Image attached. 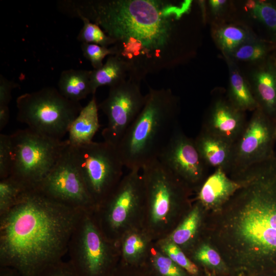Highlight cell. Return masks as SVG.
Listing matches in <instances>:
<instances>
[{
    "label": "cell",
    "mask_w": 276,
    "mask_h": 276,
    "mask_svg": "<svg viewBox=\"0 0 276 276\" xmlns=\"http://www.w3.org/2000/svg\"><path fill=\"white\" fill-rule=\"evenodd\" d=\"M192 4V1L64 0L60 10L99 25L115 40V55L129 66V77L141 81L149 74L174 67L190 53L182 21Z\"/></svg>",
    "instance_id": "cell-1"
},
{
    "label": "cell",
    "mask_w": 276,
    "mask_h": 276,
    "mask_svg": "<svg viewBox=\"0 0 276 276\" xmlns=\"http://www.w3.org/2000/svg\"><path fill=\"white\" fill-rule=\"evenodd\" d=\"M83 211L57 202L37 188L25 190L0 215V266L36 276L63 260Z\"/></svg>",
    "instance_id": "cell-2"
},
{
    "label": "cell",
    "mask_w": 276,
    "mask_h": 276,
    "mask_svg": "<svg viewBox=\"0 0 276 276\" xmlns=\"http://www.w3.org/2000/svg\"><path fill=\"white\" fill-rule=\"evenodd\" d=\"M240 188L225 203L224 228L232 254L259 258L276 254V156L235 176Z\"/></svg>",
    "instance_id": "cell-3"
},
{
    "label": "cell",
    "mask_w": 276,
    "mask_h": 276,
    "mask_svg": "<svg viewBox=\"0 0 276 276\" xmlns=\"http://www.w3.org/2000/svg\"><path fill=\"white\" fill-rule=\"evenodd\" d=\"M179 99L169 88L148 86L140 113L117 149L125 167L142 170L157 159L178 124Z\"/></svg>",
    "instance_id": "cell-4"
},
{
    "label": "cell",
    "mask_w": 276,
    "mask_h": 276,
    "mask_svg": "<svg viewBox=\"0 0 276 276\" xmlns=\"http://www.w3.org/2000/svg\"><path fill=\"white\" fill-rule=\"evenodd\" d=\"M12 164L10 177L26 189L36 188L53 169L68 140H60L29 128L10 134Z\"/></svg>",
    "instance_id": "cell-5"
},
{
    "label": "cell",
    "mask_w": 276,
    "mask_h": 276,
    "mask_svg": "<svg viewBox=\"0 0 276 276\" xmlns=\"http://www.w3.org/2000/svg\"><path fill=\"white\" fill-rule=\"evenodd\" d=\"M16 107L18 121L37 133L60 140L82 108L80 102L65 98L51 86L21 95Z\"/></svg>",
    "instance_id": "cell-6"
},
{
    "label": "cell",
    "mask_w": 276,
    "mask_h": 276,
    "mask_svg": "<svg viewBox=\"0 0 276 276\" xmlns=\"http://www.w3.org/2000/svg\"><path fill=\"white\" fill-rule=\"evenodd\" d=\"M73 148L78 168L97 210L117 187L125 166L117 147L104 141H93Z\"/></svg>",
    "instance_id": "cell-7"
},
{
    "label": "cell",
    "mask_w": 276,
    "mask_h": 276,
    "mask_svg": "<svg viewBox=\"0 0 276 276\" xmlns=\"http://www.w3.org/2000/svg\"><path fill=\"white\" fill-rule=\"evenodd\" d=\"M93 214L83 212L68 244V262L78 276H103L112 260L109 239Z\"/></svg>",
    "instance_id": "cell-8"
},
{
    "label": "cell",
    "mask_w": 276,
    "mask_h": 276,
    "mask_svg": "<svg viewBox=\"0 0 276 276\" xmlns=\"http://www.w3.org/2000/svg\"><path fill=\"white\" fill-rule=\"evenodd\" d=\"M50 199L83 212H94L96 205L87 189L70 144L53 169L35 188Z\"/></svg>",
    "instance_id": "cell-9"
},
{
    "label": "cell",
    "mask_w": 276,
    "mask_h": 276,
    "mask_svg": "<svg viewBox=\"0 0 276 276\" xmlns=\"http://www.w3.org/2000/svg\"><path fill=\"white\" fill-rule=\"evenodd\" d=\"M140 83L129 77L109 87L107 97L98 104L107 119L106 126L102 131L104 142L117 147L143 109L146 95L141 91Z\"/></svg>",
    "instance_id": "cell-10"
},
{
    "label": "cell",
    "mask_w": 276,
    "mask_h": 276,
    "mask_svg": "<svg viewBox=\"0 0 276 276\" xmlns=\"http://www.w3.org/2000/svg\"><path fill=\"white\" fill-rule=\"evenodd\" d=\"M142 170L150 222L154 226H163L169 222L178 203L184 200L187 194L185 183L157 159Z\"/></svg>",
    "instance_id": "cell-11"
},
{
    "label": "cell",
    "mask_w": 276,
    "mask_h": 276,
    "mask_svg": "<svg viewBox=\"0 0 276 276\" xmlns=\"http://www.w3.org/2000/svg\"><path fill=\"white\" fill-rule=\"evenodd\" d=\"M276 123L257 108L233 144L231 172L235 176L275 154Z\"/></svg>",
    "instance_id": "cell-12"
},
{
    "label": "cell",
    "mask_w": 276,
    "mask_h": 276,
    "mask_svg": "<svg viewBox=\"0 0 276 276\" xmlns=\"http://www.w3.org/2000/svg\"><path fill=\"white\" fill-rule=\"evenodd\" d=\"M106 201L95 212H99L97 221L108 238L125 226L133 212L145 201V190L140 170H129Z\"/></svg>",
    "instance_id": "cell-13"
},
{
    "label": "cell",
    "mask_w": 276,
    "mask_h": 276,
    "mask_svg": "<svg viewBox=\"0 0 276 276\" xmlns=\"http://www.w3.org/2000/svg\"><path fill=\"white\" fill-rule=\"evenodd\" d=\"M157 159L185 183L196 184L204 177L208 167L194 140L178 124Z\"/></svg>",
    "instance_id": "cell-14"
},
{
    "label": "cell",
    "mask_w": 276,
    "mask_h": 276,
    "mask_svg": "<svg viewBox=\"0 0 276 276\" xmlns=\"http://www.w3.org/2000/svg\"><path fill=\"white\" fill-rule=\"evenodd\" d=\"M245 113L234 106L227 98H217L209 107L201 128L234 144L247 123Z\"/></svg>",
    "instance_id": "cell-15"
},
{
    "label": "cell",
    "mask_w": 276,
    "mask_h": 276,
    "mask_svg": "<svg viewBox=\"0 0 276 276\" xmlns=\"http://www.w3.org/2000/svg\"><path fill=\"white\" fill-rule=\"evenodd\" d=\"M248 81L259 107L276 123V65L267 62L258 67Z\"/></svg>",
    "instance_id": "cell-16"
},
{
    "label": "cell",
    "mask_w": 276,
    "mask_h": 276,
    "mask_svg": "<svg viewBox=\"0 0 276 276\" xmlns=\"http://www.w3.org/2000/svg\"><path fill=\"white\" fill-rule=\"evenodd\" d=\"M227 174L223 169L217 168L203 181L198 194V199L202 206L219 208L240 188V181L229 178Z\"/></svg>",
    "instance_id": "cell-17"
},
{
    "label": "cell",
    "mask_w": 276,
    "mask_h": 276,
    "mask_svg": "<svg viewBox=\"0 0 276 276\" xmlns=\"http://www.w3.org/2000/svg\"><path fill=\"white\" fill-rule=\"evenodd\" d=\"M194 140L202 159L208 167L221 168L227 173L231 172L233 144L202 128Z\"/></svg>",
    "instance_id": "cell-18"
},
{
    "label": "cell",
    "mask_w": 276,
    "mask_h": 276,
    "mask_svg": "<svg viewBox=\"0 0 276 276\" xmlns=\"http://www.w3.org/2000/svg\"><path fill=\"white\" fill-rule=\"evenodd\" d=\"M98 104L95 95L83 107L72 123L68 131V141L73 146L89 144L98 131L100 125Z\"/></svg>",
    "instance_id": "cell-19"
},
{
    "label": "cell",
    "mask_w": 276,
    "mask_h": 276,
    "mask_svg": "<svg viewBox=\"0 0 276 276\" xmlns=\"http://www.w3.org/2000/svg\"><path fill=\"white\" fill-rule=\"evenodd\" d=\"M224 56L229 73L228 99L241 111H254L259 106L248 80L242 74L235 61L228 56Z\"/></svg>",
    "instance_id": "cell-20"
},
{
    "label": "cell",
    "mask_w": 276,
    "mask_h": 276,
    "mask_svg": "<svg viewBox=\"0 0 276 276\" xmlns=\"http://www.w3.org/2000/svg\"><path fill=\"white\" fill-rule=\"evenodd\" d=\"M130 70L127 63L118 55L109 56L100 68L91 70L90 85L91 95H95L100 86L112 87L128 79Z\"/></svg>",
    "instance_id": "cell-21"
},
{
    "label": "cell",
    "mask_w": 276,
    "mask_h": 276,
    "mask_svg": "<svg viewBox=\"0 0 276 276\" xmlns=\"http://www.w3.org/2000/svg\"><path fill=\"white\" fill-rule=\"evenodd\" d=\"M91 70L68 69L63 71L59 77L58 87L65 98L76 102L91 94Z\"/></svg>",
    "instance_id": "cell-22"
},
{
    "label": "cell",
    "mask_w": 276,
    "mask_h": 276,
    "mask_svg": "<svg viewBox=\"0 0 276 276\" xmlns=\"http://www.w3.org/2000/svg\"><path fill=\"white\" fill-rule=\"evenodd\" d=\"M213 37L223 55L229 56L240 45L256 36L245 27L229 24L217 27L213 31Z\"/></svg>",
    "instance_id": "cell-23"
},
{
    "label": "cell",
    "mask_w": 276,
    "mask_h": 276,
    "mask_svg": "<svg viewBox=\"0 0 276 276\" xmlns=\"http://www.w3.org/2000/svg\"><path fill=\"white\" fill-rule=\"evenodd\" d=\"M200 211L199 205L194 207L180 225L171 233L168 240L178 246L185 245L191 241L199 225Z\"/></svg>",
    "instance_id": "cell-24"
},
{
    "label": "cell",
    "mask_w": 276,
    "mask_h": 276,
    "mask_svg": "<svg viewBox=\"0 0 276 276\" xmlns=\"http://www.w3.org/2000/svg\"><path fill=\"white\" fill-rule=\"evenodd\" d=\"M267 52V48L265 43L255 37L240 45L227 56L235 61L238 60L254 62L263 59Z\"/></svg>",
    "instance_id": "cell-25"
},
{
    "label": "cell",
    "mask_w": 276,
    "mask_h": 276,
    "mask_svg": "<svg viewBox=\"0 0 276 276\" xmlns=\"http://www.w3.org/2000/svg\"><path fill=\"white\" fill-rule=\"evenodd\" d=\"M80 18L83 25L77 37L78 41L82 43H93L105 47L114 44L115 40L106 34L99 25L85 17Z\"/></svg>",
    "instance_id": "cell-26"
},
{
    "label": "cell",
    "mask_w": 276,
    "mask_h": 276,
    "mask_svg": "<svg viewBox=\"0 0 276 276\" xmlns=\"http://www.w3.org/2000/svg\"><path fill=\"white\" fill-rule=\"evenodd\" d=\"M26 190L10 176L0 179V215L11 208Z\"/></svg>",
    "instance_id": "cell-27"
},
{
    "label": "cell",
    "mask_w": 276,
    "mask_h": 276,
    "mask_svg": "<svg viewBox=\"0 0 276 276\" xmlns=\"http://www.w3.org/2000/svg\"><path fill=\"white\" fill-rule=\"evenodd\" d=\"M161 249L167 257L190 274L198 273V269L196 265L185 256L178 245L168 239L162 242Z\"/></svg>",
    "instance_id": "cell-28"
},
{
    "label": "cell",
    "mask_w": 276,
    "mask_h": 276,
    "mask_svg": "<svg viewBox=\"0 0 276 276\" xmlns=\"http://www.w3.org/2000/svg\"><path fill=\"white\" fill-rule=\"evenodd\" d=\"M81 48L83 56L89 61L94 70L103 65V60L106 56L116 54L113 46L105 47L96 44L82 43Z\"/></svg>",
    "instance_id": "cell-29"
},
{
    "label": "cell",
    "mask_w": 276,
    "mask_h": 276,
    "mask_svg": "<svg viewBox=\"0 0 276 276\" xmlns=\"http://www.w3.org/2000/svg\"><path fill=\"white\" fill-rule=\"evenodd\" d=\"M146 246V239L141 234L131 233L128 234L123 241V255L128 260L136 259L144 252Z\"/></svg>",
    "instance_id": "cell-30"
},
{
    "label": "cell",
    "mask_w": 276,
    "mask_h": 276,
    "mask_svg": "<svg viewBox=\"0 0 276 276\" xmlns=\"http://www.w3.org/2000/svg\"><path fill=\"white\" fill-rule=\"evenodd\" d=\"M250 7L254 17L276 33V7L264 2H254Z\"/></svg>",
    "instance_id": "cell-31"
},
{
    "label": "cell",
    "mask_w": 276,
    "mask_h": 276,
    "mask_svg": "<svg viewBox=\"0 0 276 276\" xmlns=\"http://www.w3.org/2000/svg\"><path fill=\"white\" fill-rule=\"evenodd\" d=\"M12 164L10 134H0V179L8 177Z\"/></svg>",
    "instance_id": "cell-32"
},
{
    "label": "cell",
    "mask_w": 276,
    "mask_h": 276,
    "mask_svg": "<svg viewBox=\"0 0 276 276\" xmlns=\"http://www.w3.org/2000/svg\"><path fill=\"white\" fill-rule=\"evenodd\" d=\"M155 267L162 276H185L178 265L166 255L159 252L153 255Z\"/></svg>",
    "instance_id": "cell-33"
},
{
    "label": "cell",
    "mask_w": 276,
    "mask_h": 276,
    "mask_svg": "<svg viewBox=\"0 0 276 276\" xmlns=\"http://www.w3.org/2000/svg\"><path fill=\"white\" fill-rule=\"evenodd\" d=\"M195 259L208 266L218 267L222 263L219 254L208 244L202 245L195 253Z\"/></svg>",
    "instance_id": "cell-34"
},
{
    "label": "cell",
    "mask_w": 276,
    "mask_h": 276,
    "mask_svg": "<svg viewBox=\"0 0 276 276\" xmlns=\"http://www.w3.org/2000/svg\"><path fill=\"white\" fill-rule=\"evenodd\" d=\"M36 276H78L68 261L63 260L51 264Z\"/></svg>",
    "instance_id": "cell-35"
},
{
    "label": "cell",
    "mask_w": 276,
    "mask_h": 276,
    "mask_svg": "<svg viewBox=\"0 0 276 276\" xmlns=\"http://www.w3.org/2000/svg\"><path fill=\"white\" fill-rule=\"evenodd\" d=\"M18 83L0 75V106H9L12 99V91L18 87Z\"/></svg>",
    "instance_id": "cell-36"
},
{
    "label": "cell",
    "mask_w": 276,
    "mask_h": 276,
    "mask_svg": "<svg viewBox=\"0 0 276 276\" xmlns=\"http://www.w3.org/2000/svg\"><path fill=\"white\" fill-rule=\"evenodd\" d=\"M227 1L225 0H210L209 4L213 14L218 15L224 10Z\"/></svg>",
    "instance_id": "cell-37"
},
{
    "label": "cell",
    "mask_w": 276,
    "mask_h": 276,
    "mask_svg": "<svg viewBox=\"0 0 276 276\" xmlns=\"http://www.w3.org/2000/svg\"><path fill=\"white\" fill-rule=\"evenodd\" d=\"M10 109L9 106H0V130L6 127L10 119Z\"/></svg>",
    "instance_id": "cell-38"
},
{
    "label": "cell",
    "mask_w": 276,
    "mask_h": 276,
    "mask_svg": "<svg viewBox=\"0 0 276 276\" xmlns=\"http://www.w3.org/2000/svg\"><path fill=\"white\" fill-rule=\"evenodd\" d=\"M0 276H21L15 269L8 267L0 266Z\"/></svg>",
    "instance_id": "cell-39"
},
{
    "label": "cell",
    "mask_w": 276,
    "mask_h": 276,
    "mask_svg": "<svg viewBox=\"0 0 276 276\" xmlns=\"http://www.w3.org/2000/svg\"><path fill=\"white\" fill-rule=\"evenodd\" d=\"M275 137H276V125H275Z\"/></svg>",
    "instance_id": "cell-40"
}]
</instances>
